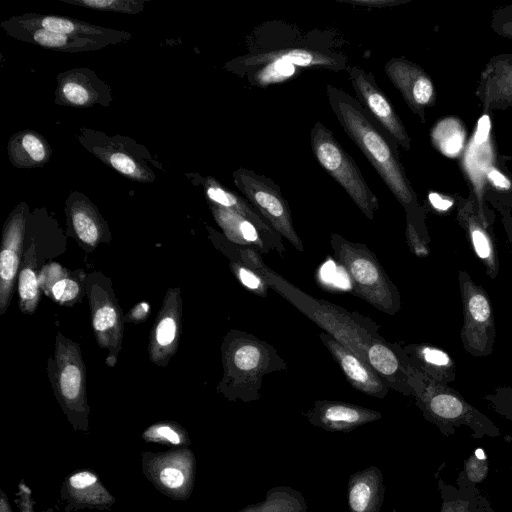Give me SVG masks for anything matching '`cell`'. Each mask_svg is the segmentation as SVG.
Wrapping results in <instances>:
<instances>
[{
  "label": "cell",
  "mask_w": 512,
  "mask_h": 512,
  "mask_svg": "<svg viewBox=\"0 0 512 512\" xmlns=\"http://www.w3.org/2000/svg\"><path fill=\"white\" fill-rule=\"evenodd\" d=\"M330 107L347 136L361 150L406 213V224L413 226L430 244L425 211L400 162L397 143L356 100L340 88L326 86Z\"/></svg>",
  "instance_id": "obj_1"
},
{
  "label": "cell",
  "mask_w": 512,
  "mask_h": 512,
  "mask_svg": "<svg viewBox=\"0 0 512 512\" xmlns=\"http://www.w3.org/2000/svg\"><path fill=\"white\" fill-rule=\"evenodd\" d=\"M229 257L257 272L270 288L276 290L324 332L366 360L369 344L381 336L378 332L379 325L369 317L307 295L267 267L260 253L254 249L235 244V251Z\"/></svg>",
  "instance_id": "obj_2"
},
{
  "label": "cell",
  "mask_w": 512,
  "mask_h": 512,
  "mask_svg": "<svg viewBox=\"0 0 512 512\" xmlns=\"http://www.w3.org/2000/svg\"><path fill=\"white\" fill-rule=\"evenodd\" d=\"M221 354L224 373L218 389L230 400L259 399L264 376L287 369L276 348L245 331H229Z\"/></svg>",
  "instance_id": "obj_3"
},
{
  "label": "cell",
  "mask_w": 512,
  "mask_h": 512,
  "mask_svg": "<svg viewBox=\"0 0 512 512\" xmlns=\"http://www.w3.org/2000/svg\"><path fill=\"white\" fill-rule=\"evenodd\" d=\"M398 348L417 407L423 417L434 424L442 435L451 436L459 427L466 426L475 439L500 436V429L490 418L467 402L457 390L438 383L413 368L406 361L399 343Z\"/></svg>",
  "instance_id": "obj_4"
},
{
  "label": "cell",
  "mask_w": 512,
  "mask_h": 512,
  "mask_svg": "<svg viewBox=\"0 0 512 512\" xmlns=\"http://www.w3.org/2000/svg\"><path fill=\"white\" fill-rule=\"evenodd\" d=\"M330 244L356 295L377 310L395 315L401 308L400 293L374 253L366 245L353 243L338 234H331Z\"/></svg>",
  "instance_id": "obj_5"
},
{
  "label": "cell",
  "mask_w": 512,
  "mask_h": 512,
  "mask_svg": "<svg viewBox=\"0 0 512 512\" xmlns=\"http://www.w3.org/2000/svg\"><path fill=\"white\" fill-rule=\"evenodd\" d=\"M310 145L319 165L345 190L361 212L372 220L379 208L378 198L369 188L353 158L320 121L315 122L310 131Z\"/></svg>",
  "instance_id": "obj_6"
},
{
  "label": "cell",
  "mask_w": 512,
  "mask_h": 512,
  "mask_svg": "<svg viewBox=\"0 0 512 512\" xmlns=\"http://www.w3.org/2000/svg\"><path fill=\"white\" fill-rule=\"evenodd\" d=\"M463 310L462 346L474 357L492 354L496 338L495 319L488 293L464 270L458 272Z\"/></svg>",
  "instance_id": "obj_7"
},
{
  "label": "cell",
  "mask_w": 512,
  "mask_h": 512,
  "mask_svg": "<svg viewBox=\"0 0 512 512\" xmlns=\"http://www.w3.org/2000/svg\"><path fill=\"white\" fill-rule=\"evenodd\" d=\"M233 179L247 201L269 225L299 252H303V242L296 233L291 210L278 185L271 179L245 168L234 171Z\"/></svg>",
  "instance_id": "obj_8"
},
{
  "label": "cell",
  "mask_w": 512,
  "mask_h": 512,
  "mask_svg": "<svg viewBox=\"0 0 512 512\" xmlns=\"http://www.w3.org/2000/svg\"><path fill=\"white\" fill-rule=\"evenodd\" d=\"M496 166V152L491 135L490 118H479L473 135L469 139L461 157V168L469 181L473 200L477 210L486 222H494L495 215L485 205L487 192L486 178L489 171Z\"/></svg>",
  "instance_id": "obj_9"
},
{
  "label": "cell",
  "mask_w": 512,
  "mask_h": 512,
  "mask_svg": "<svg viewBox=\"0 0 512 512\" xmlns=\"http://www.w3.org/2000/svg\"><path fill=\"white\" fill-rule=\"evenodd\" d=\"M49 376L55 393L70 407L86 403V369L80 347L57 334L55 354L49 359Z\"/></svg>",
  "instance_id": "obj_10"
},
{
  "label": "cell",
  "mask_w": 512,
  "mask_h": 512,
  "mask_svg": "<svg viewBox=\"0 0 512 512\" xmlns=\"http://www.w3.org/2000/svg\"><path fill=\"white\" fill-rule=\"evenodd\" d=\"M349 79L356 100L404 150L411 148V138L392 103L377 85L372 73L353 65L349 68Z\"/></svg>",
  "instance_id": "obj_11"
},
{
  "label": "cell",
  "mask_w": 512,
  "mask_h": 512,
  "mask_svg": "<svg viewBox=\"0 0 512 512\" xmlns=\"http://www.w3.org/2000/svg\"><path fill=\"white\" fill-rule=\"evenodd\" d=\"M87 283L90 284L88 297L94 334L98 345L109 351L106 363L114 366L121 350L124 316L113 291L95 282L94 275L87 278Z\"/></svg>",
  "instance_id": "obj_12"
},
{
  "label": "cell",
  "mask_w": 512,
  "mask_h": 512,
  "mask_svg": "<svg viewBox=\"0 0 512 512\" xmlns=\"http://www.w3.org/2000/svg\"><path fill=\"white\" fill-rule=\"evenodd\" d=\"M456 208L458 223L464 230L472 251L483 265L487 276L496 279L500 264L493 223L482 219L473 199L458 197Z\"/></svg>",
  "instance_id": "obj_13"
},
{
  "label": "cell",
  "mask_w": 512,
  "mask_h": 512,
  "mask_svg": "<svg viewBox=\"0 0 512 512\" xmlns=\"http://www.w3.org/2000/svg\"><path fill=\"white\" fill-rule=\"evenodd\" d=\"M384 70L410 110L424 122L425 109L434 104L436 97L429 75L418 64L404 58L390 59Z\"/></svg>",
  "instance_id": "obj_14"
},
{
  "label": "cell",
  "mask_w": 512,
  "mask_h": 512,
  "mask_svg": "<svg viewBox=\"0 0 512 512\" xmlns=\"http://www.w3.org/2000/svg\"><path fill=\"white\" fill-rule=\"evenodd\" d=\"M25 204L18 206L7 219L0 250V315L8 309L16 277L22 262L25 232Z\"/></svg>",
  "instance_id": "obj_15"
},
{
  "label": "cell",
  "mask_w": 512,
  "mask_h": 512,
  "mask_svg": "<svg viewBox=\"0 0 512 512\" xmlns=\"http://www.w3.org/2000/svg\"><path fill=\"white\" fill-rule=\"evenodd\" d=\"M319 337L355 389L376 398H384L388 394L389 388L367 360L324 331Z\"/></svg>",
  "instance_id": "obj_16"
},
{
  "label": "cell",
  "mask_w": 512,
  "mask_h": 512,
  "mask_svg": "<svg viewBox=\"0 0 512 512\" xmlns=\"http://www.w3.org/2000/svg\"><path fill=\"white\" fill-rule=\"evenodd\" d=\"M181 298L179 289L167 291L163 306L151 330L149 355L151 361L165 366L176 352L180 332Z\"/></svg>",
  "instance_id": "obj_17"
},
{
  "label": "cell",
  "mask_w": 512,
  "mask_h": 512,
  "mask_svg": "<svg viewBox=\"0 0 512 512\" xmlns=\"http://www.w3.org/2000/svg\"><path fill=\"white\" fill-rule=\"evenodd\" d=\"M308 421L327 431L349 432L381 418V414L359 405L320 400L306 414Z\"/></svg>",
  "instance_id": "obj_18"
},
{
  "label": "cell",
  "mask_w": 512,
  "mask_h": 512,
  "mask_svg": "<svg viewBox=\"0 0 512 512\" xmlns=\"http://www.w3.org/2000/svg\"><path fill=\"white\" fill-rule=\"evenodd\" d=\"M210 207L215 221L233 244L254 249L259 253L276 251L282 255L285 252L284 244L269 238L245 217L214 203H211Z\"/></svg>",
  "instance_id": "obj_19"
},
{
  "label": "cell",
  "mask_w": 512,
  "mask_h": 512,
  "mask_svg": "<svg viewBox=\"0 0 512 512\" xmlns=\"http://www.w3.org/2000/svg\"><path fill=\"white\" fill-rule=\"evenodd\" d=\"M8 33L23 41L39 46L68 52L100 49L108 43L87 37L67 35L31 25L20 17L2 23Z\"/></svg>",
  "instance_id": "obj_20"
},
{
  "label": "cell",
  "mask_w": 512,
  "mask_h": 512,
  "mask_svg": "<svg viewBox=\"0 0 512 512\" xmlns=\"http://www.w3.org/2000/svg\"><path fill=\"white\" fill-rule=\"evenodd\" d=\"M366 360L389 389L413 397L398 343H389L381 336L373 339Z\"/></svg>",
  "instance_id": "obj_21"
},
{
  "label": "cell",
  "mask_w": 512,
  "mask_h": 512,
  "mask_svg": "<svg viewBox=\"0 0 512 512\" xmlns=\"http://www.w3.org/2000/svg\"><path fill=\"white\" fill-rule=\"evenodd\" d=\"M477 95L485 109L512 106V55H498L489 61Z\"/></svg>",
  "instance_id": "obj_22"
},
{
  "label": "cell",
  "mask_w": 512,
  "mask_h": 512,
  "mask_svg": "<svg viewBox=\"0 0 512 512\" xmlns=\"http://www.w3.org/2000/svg\"><path fill=\"white\" fill-rule=\"evenodd\" d=\"M406 361L428 378L448 385L456 380V363L441 347L428 343L402 346Z\"/></svg>",
  "instance_id": "obj_23"
},
{
  "label": "cell",
  "mask_w": 512,
  "mask_h": 512,
  "mask_svg": "<svg viewBox=\"0 0 512 512\" xmlns=\"http://www.w3.org/2000/svg\"><path fill=\"white\" fill-rule=\"evenodd\" d=\"M384 486L381 471L374 466L354 473L349 479L350 512H380Z\"/></svg>",
  "instance_id": "obj_24"
},
{
  "label": "cell",
  "mask_w": 512,
  "mask_h": 512,
  "mask_svg": "<svg viewBox=\"0 0 512 512\" xmlns=\"http://www.w3.org/2000/svg\"><path fill=\"white\" fill-rule=\"evenodd\" d=\"M23 21L49 31L92 38L106 43H114L122 40V37L129 38V34L114 31L89 23L54 15H24L20 17Z\"/></svg>",
  "instance_id": "obj_25"
},
{
  "label": "cell",
  "mask_w": 512,
  "mask_h": 512,
  "mask_svg": "<svg viewBox=\"0 0 512 512\" xmlns=\"http://www.w3.org/2000/svg\"><path fill=\"white\" fill-rule=\"evenodd\" d=\"M71 200L68 204V217L72 231L78 241L87 248L93 249L104 240V221L96 208L85 198Z\"/></svg>",
  "instance_id": "obj_26"
},
{
  "label": "cell",
  "mask_w": 512,
  "mask_h": 512,
  "mask_svg": "<svg viewBox=\"0 0 512 512\" xmlns=\"http://www.w3.org/2000/svg\"><path fill=\"white\" fill-rule=\"evenodd\" d=\"M205 192L212 203L240 214L255 224L269 238L284 244L281 235L276 232L265 218L245 199L222 187L213 178L207 179Z\"/></svg>",
  "instance_id": "obj_27"
},
{
  "label": "cell",
  "mask_w": 512,
  "mask_h": 512,
  "mask_svg": "<svg viewBox=\"0 0 512 512\" xmlns=\"http://www.w3.org/2000/svg\"><path fill=\"white\" fill-rule=\"evenodd\" d=\"M441 497L440 512H495L478 486L458 488L437 478Z\"/></svg>",
  "instance_id": "obj_28"
},
{
  "label": "cell",
  "mask_w": 512,
  "mask_h": 512,
  "mask_svg": "<svg viewBox=\"0 0 512 512\" xmlns=\"http://www.w3.org/2000/svg\"><path fill=\"white\" fill-rule=\"evenodd\" d=\"M244 64L260 65L265 63L290 62L301 66H321L333 68L334 65L342 68L343 66L330 55H325L317 50H311L305 47L283 48L280 50H272L262 52L253 56L243 58Z\"/></svg>",
  "instance_id": "obj_29"
},
{
  "label": "cell",
  "mask_w": 512,
  "mask_h": 512,
  "mask_svg": "<svg viewBox=\"0 0 512 512\" xmlns=\"http://www.w3.org/2000/svg\"><path fill=\"white\" fill-rule=\"evenodd\" d=\"M18 294L20 310L25 314L32 315L41 300V288L36 273L34 239L23 255L18 274Z\"/></svg>",
  "instance_id": "obj_30"
},
{
  "label": "cell",
  "mask_w": 512,
  "mask_h": 512,
  "mask_svg": "<svg viewBox=\"0 0 512 512\" xmlns=\"http://www.w3.org/2000/svg\"><path fill=\"white\" fill-rule=\"evenodd\" d=\"M431 142L443 155L458 158L466 147V129L456 117L439 120L431 129Z\"/></svg>",
  "instance_id": "obj_31"
},
{
  "label": "cell",
  "mask_w": 512,
  "mask_h": 512,
  "mask_svg": "<svg viewBox=\"0 0 512 512\" xmlns=\"http://www.w3.org/2000/svg\"><path fill=\"white\" fill-rule=\"evenodd\" d=\"M96 80L90 81L84 73L80 72L65 74L59 82L57 102L77 107L95 104L99 97Z\"/></svg>",
  "instance_id": "obj_32"
},
{
  "label": "cell",
  "mask_w": 512,
  "mask_h": 512,
  "mask_svg": "<svg viewBox=\"0 0 512 512\" xmlns=\"http://www.w3.org/2000/svg\"><path fill=\"white\" fill-rule=\"evenodd\" d=\"M10 141V157L17 166H40L50 155L45 141L34 132H21Z\"/></svg>",
  "instance_id": "obj_33"
},
{
  "label": "cell",
  "mask_w": 512,
  "mask_h": 512,
  "mask_svg": "<svg viewBox=\"0 0 512 512\" xmlns=\"http://www.w3.org/2000/svg\"><path fill=\"white\" fill-rule=\"evenodd\" d=\"M307 505L300 493L288 487L269 491L262 502L249 505L241 512H306Z\"/></svg>",
  "instance_id": "obj_34"
},
{
  "label": "cell",
  "mask_w": 512,
  "mask_h": 512,
  "mask_svg": "<svg viewBox=\"0 0 512 512\" xmlns=\"http://www.w3.org/2000/svg\"><path fill=\"white\" fill-rule=\"evenodd\" d=\"M488 472V459L484 454L475 452L463 462V469L456 478V486L458 488L478 486L486 479Z\"/></svg>",
  "instance_id": "obj_35"
},
{
  "label": "cell",
  "mask_w": 512,
  "mask_h": 512,
  "mask_svg": "<svg viewBox=\"0 0 512 512\" xmlns=\"http://www.w3.org/2000/svg\"><path fill=\"white\" fill-rule=\"evenodd\" d=\"M75 4L99 11H112L121 13H138L143 10L144 2L135 0H65Z\"/></svg>",
  "instance_id": "obj_36"
},
{
  "label": "cell",
  "mask_w": 512,
  "mask_h": 512,
  "mask_svg": "<svg viewBox=\"0 0 512 512\" xmlns=\"http://www.w3.org/2000/svg\"><path fill=\"white\" fill-rule=\"evenodd\" d=\"M230 269L243 287L261 297H266L270 288L255 271L236 260H231Z\"/></svg>",
  "instance_id": "obj_37"
},
{
  "label": "cell",
  "mask_w": 512,
  "mask_h": 512,
  "mask_svg": "<svg viewBox=\"0 0 512 512\" xmlns=\"http://www.w3.org/2000/svg\"><path fill=\"white\" fill-rule=\"evenodd\" d=\"M81 292L80 282L67 273L52 285L47 295L61 305H71L78 300Z\"/></svg>",
  "instance_id": "obj_38"
},
{
  "label": "cell",
  "mask_w": 512,
  "mask_h": 512,
  "mask_svg": "<svg viewBox=\"0 0 512 512\" xmlns=\"http://www.w3.org/2000/svg\"><path fill=\"white\" fill-rule=\"evenodd\" d=\"M106 161L118 172L123 175L140 181H149L144 169L141 168L135 160L124 152H113L109 154Z\"/></svg>",
  "instance_id": "obj_39"
},
{
  "label": "cell",
  "mask_w": 512,
  "mask_h": 512,
  "mask_svg": "<svg viewBox=\"0 0 512 512\" xmlns=\"http://www.w3.org/2000/svg\"><path fill=\"white\" fill-rule=\"evenodd\" d=\"M484 399L496 413L512 421V386H497Z\"/></svg>",
  "instance_id": "obj_40"
},
{
  "label": "cell",
  "mask_w": 512,
  "mask_h": 512,
  "mask_svg": "<svg viewBox=\"0 0 512 512\" xmlns=\"http://www.w3.org/2000/svg\"><path fill=\"white\" fill-rule=\"evenodd\" d=\"M492 23L496 32L512 39V7L497 11Z\"/></svg>",
  "instance_id": "obj_41"
},
{
  "label": "cell",
  "mask_w": 512,
  "mask_h": 512,
  "mask_svg": "<svg viewBox=\"0 0 512 512\" xmlns=\"http://www.w3.org/2000/svg\"><path fill=\"white\" fill-rule=\"evenodd\" d=\"M160 480L166 487L176 489L183 485L184 475L179 469L167 467L160 472Z\"/></svg>",
  "instance_id": "obj_42"
},
{
  "label": "cell",
  "mask_w": 512,
  "mask_h": 512,
  "mask_svg": "<svg viewBox=\"0 0 512 512\" xmlns=\"http://www.w3.org/2000/svg\"><path fill=\"white\" fill-rule=\"evenodd\" d=\"M150 313L149 303L142 301L135 305L125 316L124 321L131 324H140L144 322Z\"/></svg>",
  "instance_id": "obj_43"
},
{
  "label": "cell",
  "mask_w": 512,
  "mask_h": 512,
  "mask_svg": "<svg viewBox=\"0 0 512 512\" xmlns=\"http://www.w3.org/2000/svg\"><path fill=\"white\" fill-rule=\"evenodd\" d=\"M339 2L350 3L367 8H383L392 7L395 5L403 4V0H338Z\"/></svg>",
  "instance_id": "obj_44"
},
{
  "label": "cell",
  "mask_w": 512,
  "mask_h": 512,
  "mask_svg": "<svg viewBox=\"0 0 512 512\" xmlns=\"http://www.w3.org/2000/svg\"><path fill=\"white\" fill-rule=\"evenodd\" d=\"M97 478L88 471L78 472L70 478V485L75 489H85L96 483Z\"/></svg>",
  "instance_id": "obj_45"
},
{
  "label": "cell",
  "mask_w": 512,
  "mask_h": 512,
  "mask_svg": "<svg viewBox=\"0 0 512 512\" xmlns=\"http://www.w3.org/2000/svg\"><path fill=\"white\" fill-rule=\"evenodd\" d=\"M499 213L501 215V222L507 236L508 246L512 256V209H502Z\"/></svg>",
  "instance_id": "obj_46"
},
{
  "label": "cell",
  "mask_w": 512,
  "mask_h": 512,
  "mask_svg": "<svg viewBox=\"0 0 512 512\" xmlns=\"http://www.w3.org/2000/svg\"><path fill=\"white\" fill-rule=\"evenodd\" d=\"M155 433L157 436L162 437L173 444L180 443L178 433L169 426H159L156 428Z\"/></svg>",
  "instance_id": "obj_47"
},
{
  "label": "cell",
  "mask_w": 512,
  "mask_h": 512,
  "mask_svg": "<svg viewBox=\"0 0 512 512\" xmlns=\"http://www.w3.org/2000/svg\"><path fill=\"white\" fill-rule=\"evenodd\" d=\"M429 199H430L431 205L439 211L447 210L453 205L452 200H448V201L446 199L444 200V199H442L441 195L436 194V193H431L429 195Z\"/></svg>",
  "instance_id": "obj_48"
},
{
  "label": "cell",
  "mask_w": 512,
  "mask_h": 512,
  "mask_svg": "<svg viewBox=\"0 0 512 512\" xmlns=\"http://www.w3.org/2000/svg\"><path fill=\"white\" fill-rule=\"evenodd\" d=\"M512 467V466H511Z\"/></svg>",
  "instance_id": "obj_49"
}]
</instances>
